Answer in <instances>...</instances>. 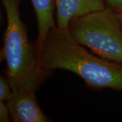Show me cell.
I'll return each mask as SVG.
<instances>
[{
    "label": "cell",
    "instance_id": "obj_1",
    "mask_svg": "<svg viewBox=\"0 0 122 122\" xmlns=\"http://www.w3.org/2000/svg\"><path fill=\"white\" fill-rule=\"evenodd\" d=\"M37 51L41 65L50 72L69 71L79 76L90 87L122 92V64L90 52L67 29L52 28Z\"/></svg>",
    "mask_w": 122,
    "mask_h": 122
},
{
    "label": "cell",
    "instance_id": "obj_2",
    "mask_svg": "<svg viewBox=\"0 0 122 122\" xmlns=\"http://www.w3.org/2000/svg\"><path fill=\"white\" fill-rule=\"evenodd\" d=\"M21 0H1L6 14L3 56L6 62V77L14 90L36 91L52 72L45 69L35 44L30 42L19 10Z\"/></svg>",
    "mask_w": 122,
    "mask_h": 122
},
{
    "label": "cell",
    "instance_id": "obj_3",
    "mask_svg": "<svg viewBox=\"0 0 122 122\" xmlns=\"http://www.w3.org/2000/svg\"><path fill=\"white\" fill-rule=\"evenodd\" d=\"M67 30L72 37L92 52L122 64V22L113 9L73 18Z\"/></svg>",
    "mask_w": 122,
    "mask_h": 122
},
{
    "label": "cell",
    "instance_id": "obj_4",
    "mask_svg": "<svg viewBox=\"0 0 122 122\" xmlns=\"http://www.w3.org/2000/svg\"><path fill=\"white\" fill-rule=\"evenodd\" d=\"M35 92L29 89H20L12 92L8 100L5 102L12 122H52L40 108Z\"/></svg>",
    "mask_w": 122,
    "mask_h": 122
},
{
    "label": "cell",
    "instance_id": "obj_5",
    "mask_svg": "<svg viewBox=\"0 0 122 122\" xmlns=\"http://www.w3.org/2000/svg\"><path fill=\"white\" fill-rule=\"evenodd\" d=\"M105 0H55L56 25L67 29L70 21L75 18L106 8Z\"/></svg>",
    "mask_w": 122,
    "mask_h": 122
},
{
    "label": "cell",
    "instance_id": "obj_6",
    "mask_svg": "<svg viewBox=\"0 0 122 122\" xmlns=\"http://www.w3.org/2000/svg\"><path fill=\"white\" fill-rule=\"evenodd\" d=\"M35 11L38 35L35 42L37 49L40 47L48 31L56 25L54 11L56 8L55 0H30Z\"/></svg>",
    "mask_w": 122,
    "mask_h": 122
},
{
    "label": "cell",
    "instance_id": "obj_7",
    "mask_svg": "<svg viewBox=\"0 0 122 122\" xmlns=\"http://www.w3.org/2000/svg\"><path fill=\"white\" fill-rule=\"evenodd\" d=\"M13 90L6 76L0 77V101L6 102L12 94Z\"/></svg>",
    "mask_w": 122,
    "mask_h": 122
},
{
    "label": "cell",
    "instance_id": "obj_8",
    "mask_svg": "<svg viewBox=\"0 0 122 122\" xmlns=\"http://www.w3.org/2000/svg\"><path fill=\"white\" fill-rule=\"evenodd\" d=\"M10 119V113L6 102L0 101V122H9Z\"/></svg>",
    "mask_w": 122,
    "mask_h": 122
},
{
    "label": "cell",
    "instance_id": "obj_9",
    "mask_svg": "<svg viewBox=\"0 0 122 122\" xmlns=\"http://www.w3.org/2000/svg\"><path fill=\"white\" fill-rule=\"evenodd\" d=\"M107 7L115 10L122 5V0H105Z\"/></svg>",
    "mask_w": 122,
    "mask_h": 122
},
{
    "label": "cell",
    "instance_id": "obj_10",
    "mask_svg": "<svg viewBox=\"0 0 122 122\" xmlns=\"http://www.w3.org/2000/svg\"><path fill=\"white\" fill-rule=\"evenodd\" d=\"M113 10L115 12V13L117 14L118 18L120 19V20L122 22V5H120L119 8H116L115 10Z\"/></svg>",
    "mask_w": 122,
    "mask_h": 122
}]
</instances>
